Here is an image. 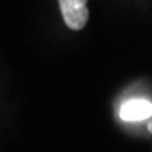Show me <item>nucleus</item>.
Returning <instances> with one entry per match:
<instances>
[{
  "instance_id": "obj_1",
  "label": "nucleus",
  "mask_w": 152,
  "mask_h": 152,
  "mask_svg": "<svg viewBox=\"0 0 152 152\" xmlns=\"http://www.w3.org/2000/svg\"><path fill=\"white\" fill-rule=\"evenodd\" d=\"M87 0H59V7L66 26L71 30H82L89 20Z\"/></svg>"
},
{
  "instance_id": "obj_3",
  "label": "nucleus",
  "mask_w": 152,
  "mask_h": 152,
  "mask_svg": "<svg viewBox=\"0 0 152 152\" xmlns=\"http://www.w3.org/2000/svg\"><path fill=\"white\" fill-rule=\"evenodd\" d=\"M148 131H149V132L152 134V121L149 123V124H148Z\"/></svg>"
},
{
  "instance_id": "obj_2",
  "label": "nucleus",
  "mask_w": 152,
  "mask_h": 152,
  "mask_svg": "<svg viewBox=\"0 0 152 152\" xmlns=\"http://www.w3.org/2000/svg\"><path fill=\"white\" fill-rule=\"evenodd\" d=\"M152 115V103L144 99L125 102L120 109V117L124 121H141Z\"/></svg>"
}]
</instances>
